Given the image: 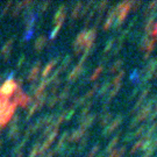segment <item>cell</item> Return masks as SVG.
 <instances>
[{"mask_svg": "<svg viewBox=\"0 0 157 157\" xmlns=\"http://www.w3.org/2000/svg\"><path fill=\"white\" fill-rule=\"evenodd\" d=\"M156 100H157V97H155V95L151 97L149 100H147L146 105L141 108V111L137 113V115H135L134 118H133L132 122H130V124H129V128H134L136 124H140L141 121H144V120L149 117V114H150V112H151L152 105L155 104V101Z\"/></svg>", "mask_w": 157, "mask_h": 157, "instance_id": "obj_1", "label": "cell"}, {"mask_svg": "<svg viewBox=\"0 0 157 157\" xmlns=\"http://www.w3.org/2000/svg\"><path fill=\"white\" fill-rule=\"evenodd\" d=\"M19 89L17 84L15 83V80L13 79H7L4 84L0 86V94L2 97H5L7 99H10L12 95L15 93V91Z\"/></svg>", "mask_w": 157, "mask_h": 157, "instance_id": "obj_2", "label": "cell"}, {"mask_svg": "<svg viewBox=\"0 0 157 157\" xmlns=\"http://www.w3.org/2000/svg\"><path fill=\"white\" fill-rule=\"evenodd\" d=\"M14 98H13V104H15V105H20V106L22 107H27L32 102V98L29 97L28 94H26L25 92H23L20 87L15 91V93H14Z\"/></svg>", "mask_w": 157, "mask_h": 157, "instance_id": "obj_3", "label": "cell"}, {"mask_svg": "<svg viewBox=\"0 0 157 157\" xmlns=\"http://www.w3.org/2000/svg\"><path fill=\"white\" fill-rule=\"evenodd\" d=\"M122 120H124V117H122V115L117 117V118L114 119L111 124H108L106 127H105L104 132H102V136H105V137H106V136H108L109 134H112L113 132L119 127V124L122 122Z\"/></svg>", "mask_w": 157, "mask_h": 157, "instance_id": "obj_4", "label": "cell"}, {"mask_svg": "<svg viewBox=\"0 0 157 157\" xmlns=\"http://www.w3.org/2000/svg\"><path fill=\"white\" fill-rule=\"evenodd\" d=\"M95 36H97V28L95 27L86 30L85 40H84V47H85L84 49H91V47H93Z\"/></svg>", "mask_w": 157, "mask_h": 157, "instance_id": "obj_5", "label": "cell"}, {"mask_svg": "<svg viewBox=\"0 0 157 157\" xmlns=\"http://www.w3.org/2000/svg\"><path fill=\"white\" fill-rule=\"evenodd\" d=\"M17 121H19V115L14 117L13 120H12L11 127H10V130H8V139L10 140H17L20 135V128L17 126Z\"/></svg>", "mask_w": 157, "mask_h": 157, "instance_id": "obj_6", "label": "cell"}, {"mask_svg": "<svg viewBox=\"0 0 157 157\" xmlns=\"http://www.w3.org/2000/svg\"><path fill=\"white\" fill-rule=\"evenodd\" d=\"M65 15H67V7H65V5H62L54 15V22L56 25L57 23H63Z\"/></svg>", "mask_w": 157, "mask_h": 157, "instance_id": "obj_7", "label": "cell"}, {"mask_svg": "<svg viewBox=\"0 0 157 157\" xmlns=\"http://www.w3.org/2000/svg\"><path fill=\"white\" fill-rule=\"evenodd\" d=\"M150 89H151V87H150V86H148L147 89H144V90L142 91V93H141V95H140V98H139V100H137V102L135 104L134 107H133V108H132V111H130V113H132V114L136 112V109H139V108L141 107L142 102H143V101H144V99L147 98V95L149 94V92H150Z\"/></svg>", "mask_w": 157, "mask_h": 157, "instance_id": "obj_8", "label": "cell"}, {"mask_svg": "<svg viewBox=\"0 0 157 157\" xmlns=\"http://www.w3.org/2000/svg\"><path fill=\"white\" fill-rule=\"evenodd\" d=\"M13 42H14V37H12V39L8 40V41L6 42L5 44H4V47L1 48V51H0V54L4 56V58H5V59H7V58L10 57V55H11L12 47H13Z\"/></svg>", "mask_w": 157, "mask_h": 157, "instance_id": "obj_9", "label": "cell"}, {"mask_svg": "<svg viewBox=\"0 0 157 157\" xmlns=\"http://www.w3.org/2000/svg\"><path fill=\"white\" fill-rule=\"evenodd\" d=\"M40 67H41V62H36V64L33 67V69L28 72V76H27V80L28 82H35L37 77H39V72H40Z\"/></svg>", "mask_w": 157, "mask_h": 157, "instance_id": "obj_10", "label": "cell"}, {"mask_svg": "<svg viewBox=\"0 0 157 157\" xmlns=\"http://www.w3.org/2000/svg\"><path fill=\"white\" fill-rule=\"evenodd\" d=\"M85 129L78 128L76 130H73L72 134H69V137H67V142H77L79 141L83 136L85 135Z\"/></svg>", "mask_w": 157, "mask_h": 157, "instance_id": "obj_11", "label": "cell"}, {"mask_svg": "<svg viewBox=\"0 0 157 157\" xmlns=\"http://www.w3.org/2000/svg\"><path fill=\"white\" fill-rule=\"evenodd\" d=\"M57 61H58V58H56V59H52V61H50V62L45 65L44 69L42 70V73H41L42 78H43V79L47 78V77L50 75V72L52 71V69H54V67H55V65H56Z\"/></svg>", "mask_w": 157, "mask_h": 157, "instance_id": "obj_12", "label": "cell"}, {"mask_svg": "<svg viewBox=\"0 0 157 157\" xmlns=\"http://www.w3.org/2000/svg\"><path fill=\"white\" fill-rule=\"evenodd\" d=\"M95 114H91V115H87V117H85L83 120H80V127L79 128H82V129H86L90 127L91 124H93V121L95 120Z\"/></svg>", "mask_w": 157, "mask_h": 157, "instance_id": "obj_13", "label": "cell"}, {"mask_svg": "<svg viewBox=\"0 0 157 157\" xmlns=\"http://www.w3.org/2000/svg\"><path fill=\"white\" fill-rule=\"evenodd\" d=\"M82 71H83V65H76V67L72 69V71L69 73V76H67V80L69 82H71V80H75V79L78 77L79 75H82Z\"/></svg>", "mask_w": 157, "mask_h": 157, "instance_id": "obj_14", "label": "cell"}, {"mask_svg": "<svg viewBox=\"0 0 157 157\" xmlns=\"http://www.w3.org/2000/svg\"><path fill=\"white\" fill-rule=\"evenodd\" d=\"M45 43H47V36L44 35H41L39 36L37 39L35 40V44H34V48H35V50H42L43 48H44Z\"/></svg>", "mask_w": 157, "mask_h": 157, "instance_id": "obj_15", "label": "cell"}, {"mask_svg": "<svg viewBox=\"0 0 157 157\" xmlns=\"http://www.w3.org/2000/svg\"><path fill=\"white\" fill-rule=\"evenodd\" d=\"M119 140H120V133H119L118 135H115L114 137L112 139V141L108 143V146L106 147V149H105V151H104V154L106 155V154H108V152H111L114 150V148H115V146L118 144Z\"/></svg>", "mask_w": 157, "mask_h": 157, "instance_id": "obj_16", "label": "cell"}, {"mask_svg": "<svg viewBox=\"0 0 157 157\" xmlns=\"http://www.w3.org/2000/svg\"><path fill=\"white\" fill-rule=\"evenodd\" d=\"M82 8H83V2L78 1L76 5L73 6L72 13H71V19H78L80 17V13H82Z\"/></svg>", "mask_w": 157, "mask_h": 157, "instance_id": "obj_17", "label": "cell"}, {"mask_svg": "<svg viewBox=\"0 0 157 157\" xmlns=\"http://www.w3.org/2000/svg\"><path fill=\"white\" fill-rule=\"evenodd\" d=\"M35 21H36V15L35 13H32L26 17V29L28 30H32L33 29V26L35 25Z\"/></svg>", "mask_w": 157, "mask_h": 157, "instance_id": "obj_18", "label": "cell"}, {"mask_svg": "<svg viewBox=\"0 0 157 157\" xmlns=\"http://www.w3.org/2000/svg\"><path fill=\"white\" fill-rule=\"evenodd\" d=\"M156 67H157V58H152L151 61L147 63V67L143 69L142 72H150V71H156Z\"/></svg>", "mask_w": 157, "mask_h": 157, "instance_id": "obj_19", "label": "cell"}, {"mask_svg": "<svg viewBox=\"0 0 157 157\" xmlns=\"http://www.w3.org/2000/svg\"><path fill=\"white\" fill-rule=\"evenodd\" d=\"M112 118H113V114L111 112L104 113V114L101 115V118H100V124H101V126H105V127H106L107 124L111 122Z\"/></svg>", "mask_w": 157, "mask_h": 157, "instance_id": "obj_20", "label": "cell"}, {"mask_svg": "<svg viewBox=\"0 0 157 157\" xmlns=\"http://www.w3.org/2000/svg\"><path fill=\"white\" fill-rule=\"evenodd\" d=\"M111 85H112L111 82H105L102 84V86L100 87V90L98 91V97H102V95H105L106 93H108V91L111 89Z\"/></svg>", "mask_w": 157, "mask_h": 157, "instance_id": "obj_21", "label": "cell"}, {"mask_svg": "<svg viewBox=\"0 0 157 157\" xmlns=\"http://www.w3.org/2000/svg\"><path fill=\"white\" fill-rule=\"evenodd\" d=\"M115 17H117V14H115V13H111V14H108V17H107V19H106V22L104 23V30H108V29H109V27H111V26L113 25V22H114Z\"/></svg>", "mask_w": 157, "mask_h": 157, "instance_id": "obj_22", "label": "cell"}, {"mask_svg": "<svg viewBox=\"0 0 157 157\" xmlns=\"http://www.w3.org/2000/svg\"><path fill=\"white\" fill-rule=\"evenodd\" d=\"M122 64H124V61H122V59H118V61H115V62L111 65L109 70H108V72L114 73V72H117V71H119V69L122 67Z\"/></svg>", "mask_w": 157, "mask_h": 157, "instance_id": "obj_23", "label": "cell"}, {"mask_svg": "<svg viewBox=\"0 0 157 157\" xmlns=\"http://www.w3.org/2000/svg\"><path fill=\"white\" fill-rule=\"evenodd\" d=\"M102 71H104V64H100V65H99V67H97L94 71H93V73L91 75L90 80H92V82H93V80H95V79L100 76V73L102 72Z\"/></svg>", "mask_w": 157, "mask_h": 157, "instance_id": "obj_24", "label": "cell"}, {"mask_svg": "<svg viewBox=\"0 0 157 157\" xmlns=\"http://www.w3.org/2000/svg\"><path fill=\"white\" fill-rule=\"evenodd\" d=\"M69 91H70V85H67V86L63 89L62 92H61V94L58 95V100H61V101L67 100V98L69 97Z\"/></svg>", "mask_w": 157, "mask_h": 157, "instance_id": "obj_25", "label": "cell"}, {"mask_svg": "<svg viewBox=\"0 0 157 157\" xmlns=\"http://www.w3.org/2000/svg\"><path fill=\"white\" fill-rule=\"evenodd\" d=\"M126 147H120V148H117V149H114L113 150V157H122L124 155V152H126Z\"/></svg>", "mask_w": 157, "mask_h": 157, "instance_id": "obj_26", "label": "cell"}, {"mask_svg": "<svg viewBox=\"0 0 157 157\" xmlns=\"http://www.w3.org/2000/svg\"><path fill=\"white\" fill-rule=\"evenodd\" d=\"M91 106H92V101H89L87 104H86V106L82 109V112H80V117H79V121L80 120H83V119L86 117V114H87V112L90 111V108H91Z\"/></svg>", "mask_w": 157, "mask_h": 157, "instance_id": "obj_27", "label": "cell"}, {"mask_svg": "<svg viewBox=\"0 0 157 157\" xmlns=\"http://www.w3.org/2000/svg\"><path fill=\"white\" fill-rule=\"evenodd\" d=\"M148 42H149V35L148 34H144L143 36H142V39L140 41V49L141 50H143V49H146L147 44H148Z\"/></svg>", "mask_w": 157, "mask_h": 157, "instance_id": "obj_28", "label": "cell"}, {"mask_svg": "<svg viewBox=\"0 0 157 157\" xmlns=\"http://www.w3.org/2000/svg\"><path fill=\"white\" fill-rule=\"evenodd\" d=\"M124 70H121L120 72L114 77V79L112 80V83L114 85H118V84H121V79L124 78Z\"/></svg>", "mask_w": 157, "mask_h": 157, "instance_id": "obj_29", "label": "cell"}, {"mask_svg": "<svg viewBox=\"0 0 157 157\" xmlns=\"http://www.w3.org/2000/svg\"><path fill=\"white\" fill-rule=\"evenodd\" d=\"M139 79H140V72H139L137 70L132 71L130 76H129V80L133 82V83H136V82H139Z\"/></svg>", "mask_w": 157, "mask_h": 157, "instance_id": "obj_30", "label": "cell"}, {"mask_svg": "<svg viewBox=\"0 0 157 157\" xmlns=\"http://www.w3.org/2000/svg\"><path fill=\"white\" fill-rule=\"evenodd\" d=\"M98 87H99V83H95V84H93V86H92V89H91L90 91H87V93L84 95L86 99H89V98H91L92 95L95 93V91L98 90Z\"/></svg>", "mask_w": 157, "mask_h": 157, "instance_id": "obj_31", "label": "cell"}, {"mask_svg": "<svg viewBox=\"0 0 157 157\" xmlns=\"http://www.w3.org/2000/svg\"><path fill=\"white\" fill-rule=\"evenodd\" d=\"M155 44H156V40H155V39L149 40V42H148V44H147V47H146V52L150 54V52L154 50V48H155Z\"/></svg>", "mask_w": 157, "mask_h": 157, "instance_id": "obj_32", "label": "cell"}, {"mask_svg": "<svg viewBox=\"0 0 157 157\" xmlns=\"http://www.w3.org/2000/svg\"><path fill=\"white\" fill-rule=\"evenodd\" d=\"M87 139H89V135L87 134H85L82 139H80V144L78 146V152L80 151H83V149H84V147L86 146V143H87Z\"/></svg>", "mask_w": 157, "mask_h": 157, "instance_id": "obj_33", "label": "cell"}, {"mask_svg": "<svg viewBox=\"0 0 157 157\" xmlns=\"http://www.w3.org/2000/svg\"><path fill=\"white\" fill-rule=\"evenodd\" d=\"M114 42H115V39L114 37H112V39H109L108 41H107L106 45H105V49H104V54H107L108 51L112 49L113 44H114Z\"/></svg>", "mask_w": 157, "mask_h": 157, "instance_id": "obj_34", "label": "cell"}, {"mask_svg": "<svg viewBox=\"0 0 157 157\" xmlns=\"http://www.w3.org/2000/svg\"><path fill=\"white\" fill-rule=\"evenodd\" d=\"M146 128H148V124H142L141 127H139V128L134 132V137H137V136H140V135L143 134V133H144V129H146Z\"/></svg>", "mask_w": 157, "mask_h": 157, "instance_id": "obj_35", "label": "cell"}, {"mask_svg": "<svg viewBox=\"0 0 157 157\" xmlns=\"http://www.w3.org/2000/svg\"><path fill=\"white\" fill-rule=\"evenodd\" d=\"M70 63H71V56H70V55H67V56L65 57L64 59H63V62H62V64H61V67H61L63 71H64V70L67 69V65H69Z\"/></svg>", "mask_w": 157, "mask_h": 157, "instance_id": "obj_36", "label": "cell"}, {"mask_svg": "<svg viewBox=\"0 0 157 157\" xmlns=\"http://www.w3.org/2000/svg\"><path fill=\"white\" fill-rule=\"evenodd\" d=\"M142 143H143V140H142V139H140L136 143H134V146L132 147V149H130V154H134V152L137 151L141 148V146H142Z\"/></svg>", "mask_w": 157, "mask_h": 157, "instance_id": "obj_37", "label": "cell"}, {"mask_svg": "<svg viewBox=\"0 0 157 157\" xmlns=\"http://www.w3.org/2000/svg\"><path fill=\"white\" fill-rule=\"evenodd\" d=\"M73 114H75V107H71L70 109H67V112H64V119H65V121H69L73 117Z\"/></svg>", "mask_w": 157, "mask_h": 157, "instance_id": "obj_38", "label": "cell"}, {"mask_svg": "<svg viewBox=\"0 0 157 157\" xmlns=\"http://www.w3.org/2000/svg\"><path fill=\"white\" fill-rule=\"evenodd\" d=\"M129 30H130V29H129V28H126V29H124V32L121 33V35L119 36L118 43H124V40H126V37H127V35H128V34H129Z\"/></svg>", "mask_w": 157, "mask_h": 157, "instance_id": "obj_39", "label": "cell"}, {"mask_svg": "<svg viewBox=\"0 0 157 157\" xmlns=\"http://www.w3.org/2000/svg\"><path fill=\"white\" fill-rule=\"evenodd\" d=\"M39 149H40V143H36L35 146L33 147V149L30 150V154H29L28 157H36L39 155Z\"/></svg>", "mask_w": 157, "mask_h": 157, "instance_id": "obj_40", "label": "cell"}, {"mask_svg": "<svg viewBox=\"0 0 157 157\" xmlns=\"http://www.w3.org/2000/svg\"><path fill=\"white\" fill-rule=\"evenodd\" d=\"M99 149H100V146L99 144H95V146L92 147V149H91L89 154H87V157H93L97 154V152L99 151Z\"/></svg>", "mask_w": 157, "mask_h": 157, "instance_id": "obj_41", "label": "cell"}, {"mask_svg": "<svg viewBox=\"0 0 157 157\" xmlns=\"http://www.w3.org/2000/svg\"><path fill=\"white\" fill-rule=\"evenodd\" d=\"M156 118H157V106L155 107V109H154L152 112H150L149 117L147 118V121H148V122H151V121H154Z\"/></svg>", "mask_w": 157, "mask_h": 157, "instance_id": "obj_42", "label": "cell"}, {"mask_svg": "<svg viewBox=\"0 0 157 157\" xmlns=\"http://www.w3.org/2000/svg\"><path fill=\"white\" fill-rule=\"evenodd\" d=\"M62 25H63V23H57V25H56V27L54 28V30H52V32H51V34H50V39H51V40L55 39V36L57 35V33H58V30L61 29V27H62Z\"/></svg>", "mask_w": 157, "mask_h": 157, "instance_id": "obj_43", "label": "cell"}, {"mask_svg": "<svg viewBox=\"0 0 157 157\" xmlns=\"http://www.w3.org/2000/svg\"><path fill=\"white\" fill-rule=\"evenodd\" d=\"M58 101V97L57 95H52L49 98V100H48V106L49 107H54L56 105V102Z\"/></svg>", "mask_w": 157, "mask_h": 157, "instance_id": "obj_44", "label": "cell"}, {"mask_svg": "<svg viewBox=\"0 0 157 157\" xmlns=\"http://www.w3.org/2000/svg\"><path fill=\"white\" fill-rule=\"evenodd\" d=\"M86 100V98H85L84 95H83V97H79V98H77V99H75V101H73V102H75V106H79V105H84L85 102L84 101ZM73 106V107H75Z\"/></svg>", "mask_w": 157, "mask_h": 157, "instance_id": "obj_45", "label": "cell"}, {"mask_svg": "<svg viewBox=\"0 0 157 157\" xmlns=\"http://www.w3.org/2000/svg\"><path fill=\"white\" fill-rule=\"evenodd\" d=\"M134 133H128V134L126 135L124 137V143H127V142H132V141L134 140Z\"/></svg>", "mask_w": 157, "mask_h": 157, "instance_id": "obj_46", "label": "cell"}, {"mask_svg": "<svg viewBox=\"0 0 157 157\" xmlns=\"http://www.w3.org/2000/svg\"><path fill=\"white\" fill-rule=\"evenodd\" d=\"M94 13H95V10L93 8V10H92V11L90 12V14L87 15V17H86V20H85V26H87V25H89V22H90L91 20H92V17H94Z\"/></svg>", "mask_w": 157, "mask_h": 157, "instance_id": "obj_47", "label": "cell"}, {"mask_svg": "<svg viewBox=\"0 0 157 157\" xmlns=\"http://www.w3.org/2000/svg\"><path fill=\"white\" fill-rule=\"evenodd\" d=\"M142 5V1L141 0H139V1H135V2H133V11H137L139 8H140V6Z\"/></svg>", "mask_w": 157, "mask_h": 157, "instance_id": "obj_48", "label": "cell"}, {"mask_svg": "<svg viewBox=\"0 0 157 157\" xmlns=\"http://www.w3.org/2000/svg\"><path fill=\"white\" fill-rule=\"evenodd\" d=\"M122 45H124V43H118V44H117V47H115V49L113 50V55H117V54H118L119 51L121 50Z\"/></svg>", "mask_w": 157, "mask_h": 157, "instance_id": "obj_49", "label": "cell"}, {"mask_svg": "<svg viewBox=\"0 0 157 157\" xmlns=\"http://www.w3.org/2000/svg\"><path fill=\"white\" fill-rule=\"evenodd\" d=\"M49 4H50L49 1H45V2H43V4L41 5V8H40V11H41V12H44L45 10H47V7L49 6Z\"/></svg>", "mask_w": 157, "mask_h": 157, "instance_id": "obj_50", "label": "cell"}, {"mask_svg": "<svg viewBox=\"0 0 157 157\" xmlns=\"http://www.w3.org/2000/svg\"><path fill=\"white\" fill-rule=\"evenodd\" d=\"M140 90H141V89L139 87V86H135V89L133 90V92H132V95H130V99H132V98H134L135 95L137 94V92H139Z\"/></svg>", "mask_w": 157, "mask_h": 157, "instance_id": "obj_51", "label": "cell"}, {"mask_svg": "<svg viewBox=\"0 0 157 157\" xmlns=\"http://www.w3.org/2000/svg\"><path fill=\"white\" fill-rule=\"evenodd\" d=\"M55 155H56V154H55V150L52 149V150H50V151H48L47 154H45V155H43L42 157H52V156H55Z\"/></svg>", "mask_w": 157, "mask_h": 157, "instance_id": "obj_52", "label": "cell"}, {"mask_svg": "<svg viewBox=\"0 0 157 157\" xmlns=\"http://www.w3.org/2000/svg\"><path fill=\"white\" fill-rule=\"evenodd\" d=\"M151 35L152 36H156L157 35V22L154 23V27H152V30H151Z\"/></svg>", "mask_w": 157, "mask_h": 157, "instance_id": "obj_53", "label": "cell"}, {"mask_svg": "<svg viewBox=\"0 0 157 157\" xmlns=\"http://www.w3.org/2000/svg\"><path fill=\"white\" fill-rule=\"evenodd\" d=\"M25 59H26V57L23 56H21L20 57V59H19V62H17V67H21V65H22V63L25 62Z\"/></svg>", "mask_w": 157, "mask_h": 157, "instance_id": "obj_54", "label": "cell"}, {"mask_svg": "<svg viewBox=\"0 0 157 157\" xmlns=\"http://www.w3.org/2000/svg\"><path fill=\"white\" fill-rule=\"evenodd\" d=\"M12 5V2L11 1H10V2H7V5L5 6V7H4V10H2V14H5L6 12L8 11V8H10V6Z\"/></svg>", "mask_w": 157, "mask_h": 157, "instance_id": "obj_55", "label": "cell"}, {"mask_svg": "<svg viewBox=\"0 0 157 157\" xmlns=\"http://www.w3.org/2000/svg\"><path fill=\"white\" fill-rule=\"evenodd\" d=\"M2 80H4V75H1V76H0V84H1V82H2Z\"/></svg>", "mask_w": 157, "mask_h": 157, "instance_id": "obj_56", "label": "cell"}, {"mask_svg": "<svg viewBox=\"0 0 157 157\" xmlns=\"http://www.w3.org/2000/svg\"><path fill=\"white\" fill-rule=\"evenodd\" d=\"M23 156V152H19V155L17 157H22Z\"/></svg>", "mask_w": 157, "mask_h": 157, "instance_id": "obj_57", "label": "cell"}, {"mask_svg": "<svg viewBox=\"0 0 157 157\" xmlns=\"http://www.w3.org/2000/svg\"><path fill=\"white\" fill-rule=\"evenodd\" d=\"M104 156H105V154H104V152H101L100 155H98L97 157H104Z\"/></svg>", "mask_w": 157, "mask_h": 157, "instance_id": "obj_58", "label": "cell"}, {"mask_svg": "<svg viewBox=\"0 0 157 157\" xmlns=\"http://www.w3.org/2000/svg\"><path fill=\"white\" fill-rule=\"evenodd\" d=\"M1 144H2V142H1V141H0V148H1Z\"/></svg>", "mask_w": 157, "mask_h": 157, "instance_id": "obj_59", "label": "cell"}, {"mask_svg": "<svg viewBox=\"0 0 157 157\" xmlns=\"http://www.w3.org/2000/svg\"><path fill=\"white\" fill-rule=\"evenodd\" d=\"M155 40H156V42H157V35H156V36H155Z\"/></svg>", "mask_w": 157, "mask_h": 157, "instance_id": "obj_60", "label": "cell"}, {"mask_svg": "<svg viewBox=\"0 0 157 157\" xmlns=\"http://www.w3.org/2000/svg\"><path fill=\"white\" fill-rule=\"evenodd\" d=\"M155 76H156V77H157V71H156V75H155Z\"/></svg>", "mask_w": 157, "mask_h": 157, "instance_id": "obj_61", "label": "cell"}, {"mask_svg": "<svg viewBox=\"0 0 157 157\" xmlns=\"http://www.w3.org/2000/svg\"><path fill=\"white\" fill-rule=\"evenodd\" d=\"M0 98H1V95H0Z\"/></svg>", "mask_w": 157, "mask_h": 157, "instance_id": "obj_62", "label": "cell"}]
</instances>
